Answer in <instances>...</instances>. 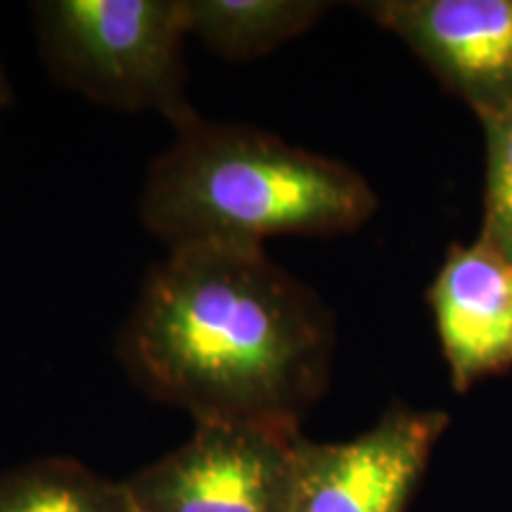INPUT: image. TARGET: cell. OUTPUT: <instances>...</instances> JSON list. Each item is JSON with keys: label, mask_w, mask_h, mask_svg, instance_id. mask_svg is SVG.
Segmentation results:
<instances>
[{"label": "cell", "mask_w": 512, "mask_h": 512, "mask_svg": "<svg viewBox=\"0 0 512 512\" xmlns=\"http://www.w3.org/2000/svg\"><path fill=\"white\" fill-rule=\"evenodd\" d=\"M330 344L323 306L264 247H188L145 275L117 351L143 392L197 425L297 430Z\"/></svg>", "instance_id": "obj_1"}, {"label": "cell", "mask_w": 512, "mask_h": 512, "mask_svg": "<svg viewBox=\"0 0 512 512\" xmlns=\"http://www.w3.org/2000/svg\"><path fill=\"white\" fill-rule=\"evenodd\" d=\"M375 192L349 166L285 143L264 128L195 119L152 162L140 221L169 252L264 247L280 235L361 226Z\"/></svg>", "instance_id": "obj_2"}, {"label": "cell", "mask_w": 512, "mask_h": 512, "mask_svg": "<svg viewBox=\"0 0 512 512\" xmlns=\"http://www.w3.org/2000/svg\"><path fill=\"white\" fill-rule=\"evenodd\" d=\"M38 55L69 91L119 112H157L183 128L200 119L188 98L185 0H38Z\"/></svg>", "instance_id": "obj_3"}, {"label": "cell", "mask_w": 512, "mask_h": 512, "mask_svg": "<svg viewBox=\"0 0 512 512\" xmlns=\"http://www.w3.org/2000/svg\"><path fill=\"white\" fill-rule=\"evenodd\" d=\"M297 439V430L200 422L126 486L138 512H285Z\"/></svg>", "instance_id": "obj_4"}, {"label": "cell", "mask_w": 512, "mask_h": 512, "mask_svg": "<svg viewBox=\"0 0 512 512\" xmlns=\"http://www.w3.org/2000/svg\"><path fill=\"white\" fill-rule=\"evenodd\" d=\"M446 425L441 411L392 408L342 444L299 437L285 512H406Z\"/></svg>", "instance_id": "obj_5"}, {"label": "cell", "mask_w": 512, "mask_h": 512, "mask_svg": "<svg viewBox=\"0 0 512 512\" xmlns=\"http://www.w3.org/2000/svg\"><path fill=\"white\" fill-rule=\"evenodd\" d=\"M363 10L479 119L512 110V0H377Z\"/></svg>", "instance_id": "obj_6"}, {"label": "cell", "mask_w": 512, "mask_h": 512, "mask_svg": "<svg viewBox=\"0 0 512 512\" xmlns=\"http://www.w3.org/2000/svg\"><path fill=\"white\" fill-rule=\"evenodd\" d=\"M430 304L458 392L512 366V261L491 242L448 252Z\"/></svg>", "instance_id": "obj_7"}, {"label": "cell", "mask_w": 512, "mask_h": 512, "mask_svg": "<svg viewBox=\"0 0 512 512\" xmlns=\"http://www.w3.org/2000/svg\"><path fill=\"white\" fill-rule=\"evenodd\" d=\"M188 31L223 60L247 62L309 31L328 5L313 0H185Z\"/></svg>", "instance_id": "obj_8"}, {"label": "cell", "mask_w": 512, "mask_h": 512, "mask_svg": "<svg viewBox=\"0 0 512 512\" xmlns=\"http://www.w3.org/2000/svg\"><path fill=\"white\" fill-rule=\"evenodd\" d=\"M0 512H138L131 489L72 460H38L0 475Z\"/></svg>", "instance_id": "obj_9"}, {"label": "cell", "mask_w": 512, "mask_h": 512, "mask_svg": "<svg viewBox=\"0 0 512 512\" xmlns=\"http://www.w3.org/2000/svg\"><path fill=\"white\" fill-rule=\"evenodd\" d=\"M486 131L484 235L512 261V110L482 119Z\"/></svg>", "instance_id": "obj_10"}, {"label": "cell", "mask_w": 512, "mask_h": 512, "mask_svg": "<svg viewBox=\"0 0 512 512\" xmlns=\"http://www.w3.org/2000/svg\"><path fill=\"white\" fill-rule=\"evenodd\" d=\"M10 105H12V83L8 79V74H5L3 62H0V110H5V107Z\"/></svg>", "instance_id": "obj_11"}]
</instances>
